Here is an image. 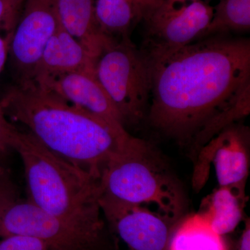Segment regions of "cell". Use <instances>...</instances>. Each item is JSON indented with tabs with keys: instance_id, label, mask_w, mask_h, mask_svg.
Wrapping results in <instances>:
<instances>
[{
	"instance_id": "obj_13",
	"label": "cell",
	"mask_w": 250,
	"mask_h": 250,
	"mask_svg": "<svg viewBox=\"0 0 250 250\" xmlns=\"http://www.w3.org/2000/svg\"><path fill=\"white\" fill-rule=\"evenodd\" d=\"M61 27L80 41L98 59L115 39L105 35L99 26L95 0H54Z\"/></svg>"
},
{
	"instance_id": "obj_1",
	"label": "cell",
	"mask_w": 250,
	"mask_h": 250,
	"mask_svg": "<svg viewBox=\"0 0 250 250\" xmlns=\"http://www.w3.org/2000/svg\"><path fill=\"white\" fill-rule=\"evenodd\" d=\"M147 59L149 121L179 141L194 139L213 117L250 90V39L210 36Z\"/></svg>"
},
{
	"instance_id": "obj_5",
	"label": "cell",
	"mask_w": 250,
	"mask_h": 250,
	"mask_svg": "<svg viewBox=\"0 0 250 250\" xmlns=\"http://www.w3.org/2000/svg\"><path fill=\"white\" fill-rule=\"evenodd\" d=\"M95 74L125 128L144 119L150 102V67L130 38L113 40L105 47L97 59Z\"/></svg>"
},
{
	"instance_id": "obj_25",
	"label": "cell",
	"mask_w": 250,
	"mask_h": 250,
	"mask_svg": "<svg viewBox=\"0 0 250 250\" xmlns=\"http://www.w3.org/2000/svg\"><path fill=\"white\" fill-rule=\"evenodd\" d=\"M95 250H117L115 245H113L111 246L106 247V248H100V249Z\"/></svg>"
},
{
	"instance_id": "obj_14",
	"label": "cell",
	"mask_w": 250,
	"mask_h": 250,
	"mask_svg": "<svg viewBox=\"0 0 250 250\" xmlns=\"http://www.w3.org/2000/svg\"><path fill=\"white\" fill-rule=\"evenodd\" d=\"M149 6L146 0H95V16L105 35L120 40L129 38L131 29L143 21Z\"/></svg>"
},
{
	"instance_id": "obj_16",
	"label": "cell",
	"mask_w": 250,
	"mask_h": 250,
	"mask_svg": "<svg viewBox=\"0 0 250 250\" xmlns=\"http://www.w3.org/2000/svg\"><path fill=\"white\" fill-rule=\"evenodd\" d=\"M168 250H228L223 237L200 213L187 216L174 228Z\"/></svg>"
},
{
	"instance_id": "obj_26",
	"label": "cell",
	"mask_w": 250,
	"mask_h": 250,
	"mask_svg": "<svg viewBox=\"0 0 250 250\" xmlns=\"http://www.w3.org/2000/svg\"><path fill=\"white\" fill-rule=\"evenodd\" d=\"M146 1H147L149 3V4L152 5L156 4V2H158V1H160V0H146Z\"/></svg>"
},
{
	"instance_id": "obj_4",
	"label": "cell",
	"mask_w": 250,
	"mask_h": 250,
	"mask_svg": "<svg viewBox=\"0 0 250 250\" xmlns=\"http://www.w3.org/2000/svg\"><path fill=\"white\" fill-rule=\"evenodd\" d=\"M101 193L120 201L147 207L174 223L185 208L180 184L158 152L132 137L108 159L100 178Z\"/></svg>"
},
{
	"instance_id": "obj_11",
	"label": "cell",
	"mask_w": 250,
	"mask_h": 250,
	"mask_svg": "<svg viewBox=\"0 0 250 250\" xmlns=\"http://www.w3.org/2000/svg\"><path fill=\"white\" fill-rule=\"evenodd\" d=\"M34 84L93 113L115 129L126 130L119 113L95 76V70L68 72Z\"/></svg>"
},
{
	"instance_id": "obj_17",
	"label": "cell",
	"mask_w": 250,
	"mask_h": 250,
	"mask_svg": "<svg viewBox=\"0 0 250 250\" xmlns=\"http://www.w3.org/2000/svg\"><path fill=\"white\" fill-rule=\"evenodd\" d=\"M250 29V0H219L213 6L209 24L199 40L231 31H249Z\"/></svg>"
},
{
	"instance_id": "obj_2",
	"label": "cell",
	"mask_w": 250,
	"mask_h": 250,
	"mask_svg": "<svg viewBox=\"0 0 250 250\" xmlns=\"http://www.w3.org/2000/svg\"><path fill=\"white\" fill-rule=\"evenodd\" d=\"M0 104L46 147L99 178L108 159L133 137L33 83L14 85Z\"/></svg>"
},
{
	"instance_id": "obj_19",
	"label": "cell",
	"mask_w": 250,
	"mask_h": 250,
	"mask_svg": "<svg viewBox=\"0 0 250 250\" xmlns=\"http://www.w3.org/2000/svg\"><path fill=\"white\" fill-rule=\"evenodd\" d=\"M18 200L17 188L4 163L0 162V217L11 204Z\"/></svg>"
},
{
	"instance_id": "obj_15",
	"label": "cell",
	"mask_w": 250,
	"mask_h": 250,
	"mask_svg": "<svg viewBox=\"0 0 250 250\" xmlns=\"http://www.w3.org/2000/svg\"><path fill=\"white\" fill-rule=\"evenodd\" d=\"M245 192L219 187L202 202L199 212L220 236L232 232L241 223L246 205Z\"/></svg>"
},
{
	"instance_id": "obj_10",
	"label": "cell",
	"mask_w": 250,
	"mask_h": 250,
	"mask_svg": "<svg viewBox=\"0 0 250 250\" xmlns=\"http://www.w3.org/2000/svg\"><path fill=\"white\" fill-rule=\"evenodd\" d=\"M248 132L236 124L227 126L201 148L200 166L206 162L214 165L219 187H228L245 192L250 160Z\"/></svg>"
},
{
	"instance_id": "obj_7",
	"label": "cell",
	"mask_w": 250,
	"mask_h": 250,
	"mask_svg": "<svg viewBox=\"0 0 250 250\" xmlns=\"http://www.w3.org/2000/svg\"><path fill=\"white\" fill-rule=\"evenodd\" d=\"M21 235L45 243L50 250H95L113 245L80 231L29 201L18 199L0 217V238Z\"/></svg>"
},
{
	"instance_id": "obj_23",
	"label": "cell",
	"mask_w": 250,
	"mask_h": 250,
	"mask_svg": "<svg viewBox=\"0 0 250 250\" xmlns=\"http://www.w3.org/2000/svg\"><path fill=\"white\" fill-rule=\"evenodd\" d=\"M238 250H250V220L246 222V228L243 230L238 242Z\"/></svg>"
},
{
	"instance_id": "obj_8",
	"label": "cell",
	"mask_w": 250,
	"mask_h": 250,
	"mask_svg": "<svg viewBox=\"0 0 250 250\" xmlns=\"http://www.w3.org/2000/svg\"><path fill=\"white\" fill-rule=\"evenodd\" d=\"M100 205L116 248L123 245L124 250H168L177 223L147 207L102 193Z\"/></svg>"
},
{
	"instance_id": "obj_12",
	"label": "cell",
	"mask_w": 250,
	"mask_h": 250,
	"mask_svg": "<svg viewBox=\"0 0 250 250\" xmlns=\"http://www.w3.org/2000/svg\"><path fill=\"white\" fill-rule=\"evenodd\" d=\"M96 62L80 41L60 26L46 45L30 83L68 72L95 70Z\"/></svg>"
},
{
	"instance_id": "obj_21",
	"label": "cell",
	"mask_w": 250,
	"mask_h": 250,
	"mask_svg": "<svg viewBox=\"0 0 250 250\" xmlns=\"http://www.w3.org/2000/svg\"><path fill=\"white\" fill-rule=\"evenodd\" d=\"M20 130L8 120L4 110L0 104V153L7 155L14 151Z\"/></svg>"
},
{
	"instance_id": "obj_18",
	"label": "cell",
	"mask_w": 250,
	"mask_h": 250,
	"mask_svg": "<svg viewBox=\"0 0 250 250\" xmlns=\"http://www.w3.org/2000/svg\"><path fill=\"white\" fill-rule=\"evenodd\" d=\"M26 0H0V31L12 34Z\"/></svg>"
},
{
	"instance_id": "obj_24",
	"label": "cell",
	"mask_w": 250,
	"mask_h": 250,
	"mask_svg": "<svg viewBox=\"0 0 250 250\" xmlns=\"http://www.w3.org/2000/svg\"><path fill=\"white\" fill-rule=\"evenodd\" d=\"M172 4H182V3L189 2V1H197V0H166Z\"/></svg>"
},
{
	"instance_id": "obj_9",
	"label": "cell",
	"mask_w": 250,
	"mask_h": 250,
	"mask_svg": "<svg viewBox=\"0 0 250 250\" xmlns=\"http://www.w3.org/2000/svg\"><path fill=\"white\" fill-rule=\"evenodd\" d=\"M60 26L54 0H26L10 43L17 84L30 83L46 45Z\"/></svg>"
},
{
	"instance_id": "obj_27",
	"label": "cell",
	"mask_w": 250,
	"mask_h": 250,
	"mask_svg": "<svg viewBox=\"0 0 250 250\" xmlns=\"http://www.w3.org/2000/svg\"><path fill=\"white\" fill-rule=\"evenodd\" d=\"M4 156H4V154H1V153H0V162H3V159H4Z\"/></svg>"
},
{
	"instance_id": "obj_6",
	"label": "cell",
	"mask_w": 250,
	"mask_h": 250,
	"mask_svg": "<svg viewBox=\"0 0 250 250\" xmlns=\"http://www.w3.org/2000/svg\"><path fill=\"white\" fill-rule=\"evenodd\" d=\"M213 6L203 0L172 4L160 0L143 16L146 37L143 52L148 59L172 53L200 39L211 21Z\"/></svg>"
},
{
	"instance_id": "obj_3",
	"label": "cell",
	"mask_w": 250,
	"mask_h": 250,
	"mask_svg": "<svg viewBox=\"0 0 250 250\" xmlns=\"http://www.w3.org/2000/svg\"><path fill=\"white\" fill-rule=\"evenodd\" d=\"M14 151L24 167L27 201L90 236L109 237L99 177L57 155L28 130H20Z\"/></svg>"
},
{
	"instance_id": "obj_22",
	"label": "cell",
	"mask_w": 250,
	"mask_h": 250,
	"mask_svg": "<svg viewBox=\"0 0 250 250\" xmlns=\"http://www.w3.org/2000/svg\"><path fill=\"white\" fill-rule=\"evenodd\" d=\"M12 34H5L1 36L0 34V73L4 69L5 63L7 60L9 54L10 43H11Z\"/></svg>"
},
{
	"instance_id": "obj_20",
	"label": "cell",
	"mask_w": 250,
	"mask_h": 250,
	"mask_svg": "<svg viewBox=\"0 0 250 250\" xmlns=\"http://www.w3.org/2000/svg\"><path fill=\"white\" fill-rule=\"evenodd\" d=\"M0 250H50L40 240L21 235H11L0 238Z\"/></svg>"
}]
</instances>
